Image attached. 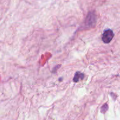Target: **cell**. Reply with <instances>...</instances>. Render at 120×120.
<instances>
[{"instance_id": "cell-1", "label": "cell", "mask_w": 120, "mask_h": 120, "mask_svg": "<svg viewBox=\"0 0 120 120\" xmlns=\"http://www.w3.org/2000/svg\"><path fill=\"white\" fill-rule=\"evenodd\" d=\"M114 34L111 29L105 30L102 35V40L105 43H109L113 38Z\"/></svg>"}, {"instance_id": "cell-2", "label": "cell", "mask_w": 120, "mask_h": 120, "mask_svg": "<svg viewBox=\"0 0 120 120\" xmlns=\"http://www.w3.org/2000/svg\"><path fill=\"white\" fill-rule=\"evenodd\" d=\"M84 78V75L80 72H77L75 75V77L73 78V81L75 82H77L80 79H83Z\"/></svg>"}]
</instances>
